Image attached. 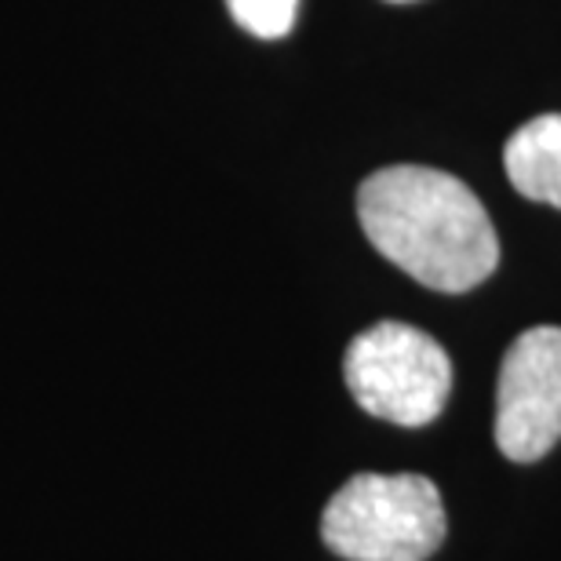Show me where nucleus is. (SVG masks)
I'll return each mask as SVG.
<instances>
[{
    "label": "nucleus",
    "mask_w": 561,
    "mask_h": 561,
    "mask_svg": "<svg viewBox=\"0 0 561 561\" xmlns=\"http://www.w3.org/2000/svg\"><path fill=\"white\" fill-rule=\"evenodd\" d=\"M357 219L379 255L434 291H470L500 266L485 205L437 168H379L357 190Z\"/></svg>",
    "instance_id": "1"
},
{
    "label": "nucleus",
    "mask_w": 561,
    "mask_h": 561,
    "mask_svg": "<svg viewBox=\"0 0 561 561\" xmlns=\"http://www.w3.org/2000/svg\"><path fill=\"white\" fill-rule=\"evenodd\" d=\"M321 540L346 561H426L445 540L442 492L420 474H357L324 507Z\"/></svg>",
    "instance_id": "2"
},
{
    "label": "nucleus",
    "mask_w": 561,
    "mask_h": 561,
    "mask_svg": "<svg viewBox=\"0 0 561 561\" xmlns=\"http://www.w3.org/2000/svg\"><path fill=\"white\" fill-rule=\"evenodd\" d=\"M343 376L368 416L398 426L434 423L453 390L442 343L401 321H379L357 335L346 346Z\"/></svg>",
    "instance_id": "3"
},
{
    "label": "nucleus",
    "mask_w": 561,
    "mask_h": 561,
    "mask_svg": "<svg viewBox=\"0 0 561 561\" xmlns=\"http://www.w3.org/2000/svg\"><path fill=\"white\" fill-rule=\"evenodd\" d=\"M561 442V329L540 324L511 343L496 383V445L536 463Z\"/></svg>",
    "instance_id": "4"
},
{
    "label": "nucleus",
    "mask_w": 561,
    "mask_h": 561,
    "mask_svg": "<svg viewBox=\"0 0 561 561\" xmlns=\"http://www.w3.org/2000/svg\"><path fill=\"white\" fill-rule=\"evenodd\" d=\"M503 164L522 197L561 211V114H540L514 131Z\"/></svg>",
    "instance_id": "5"
},
{
    "label": "nucleus",
    "mask_w": 561,
    "mask_h": 561,
    "mask_svg": "<svg viewBox=\"0 0 561 561\" xmlns=\"http://www.w3.org/2000/svg\"><path fill=\"white\" fill-rule=\"evenodd\" d=\"M227 11L241 30L252 33V37L280 41L296 26L299 0H227Z\"/></svg>",
    "instance_id": "6"
},
{
    "label": "nucleus",
    "mask_w": 561,
    "mask_h": 561,
    "mask_svg": "<svg viewBox=\"0 0 561 561\" xmlns=\"http://www.w3.org/2000/svg\"><path fill=\"white\" fill-rule=\"evenodd\" d=\"M390 4H412V0H390Z\"/></svg>",
    "instance_id": "7"
}]
</instances>
